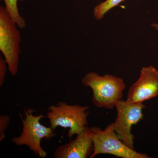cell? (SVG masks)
Instances as JSON below:
<instances>
[{
	"label": "cell",
	"instance_id": "8fae6325",
	"mask_svg": "<svg viewBox=\"0 0 158 158\" xmlns=\"http://www.w3.org/2000/svg\"><path fill=\"white\" fill-rule=\"evenodd\" d=\"M10 121L9 116L6 115H2L0 116V142H2L6 137L5 132Z\"/></svg>",
	"mask_w": 158,
	"mask_h": 158
},
{
	"label": "cell",
	"instance_id": "30bf717a",
	"mask_svg": "<svg viewBox=\"0 0 158 158\" xmlns=\"http://www.w3.org/2000/svg\"><path fill=\"white\" fill-rule=\"evenodd\" d=\"M124 0H106L94 7L93 10V15L97 20H100L104 17L106 13L118 6Z\"/></svg>",
	"mask_w": 158,
	"mask_h": 158
},
{
	"label": "cell",
	"instance_id": "7a4b0ae2",
	"mask_svg": "<svg viewBox=\"0 0 158 158\" xmlns=\"http://www.w3.org/2000/svg\"><path fill=\"white\" fill-rule=\"evenodd\" d=\"M89 113L88 106L71 105L60 102L48 108L47 117L54 131L58 127L68 128L67 136L71 139L88 126Z\"/></svg>",
	"mask_w": 158,
	"mask_h": 158
},
{
	"label": "cell",
	"instance_id": "277c9868",
	"mask_svg": "<svg viewBox=\"0 0 158 158\" xmlns=\"http://www.w3.org/2000/svg\"><path fill=\"white\" fill-rule=\"evenodd\" d=\"M94 151L90 158L99 154H110L122 158H149L145 153L137 152L124 144L115 132L113 122L104 130L100 128H91Z\"/></svg>",
	"mask_w": 158,
	"mask_h": 158
},
{
	"label": "cell",
	"instance_id": "4fadbf2b",
	"mask_svg": "<svg viewBox=\"0 0 158 158\" xmlns=\"http://www.w3.org/2000/svg\"><path fill=\"white\" fill-rule=\"evenodd\" d=\"M157 1L158 2V0H157ZM151 26L153 28L155 29L156 30L158 31V23H153L151 25Z\"/></svg>",
	"mask_w": 158,
	"mask_h": 158
},
{
	"label": "cell",
	"instance_id": "ba28073f",
	"mask_svg": "<svg viewBox=\"0 0 158 158\" xmlns=\"http://www.w3.org/2000/svg\"><path fill=\"white\" fill-rule=\"evenodd\" d=\"M94 144L91 128L86 127L75 139L57 148L55 158H87L93 153Z\"/></svg>",
	"mask_w": 158,
	"mask_h": 158
},
{
	"label": "cell",
	"instance_id": "52a82bcc",
	"mask_svg": "<svg viewBox=\"0 0 158 158\" xmlns=\"http://www.w3.org/2000/svg\"><path fill=\"white\" fill-rule=\"evenodd\" d=\"M158 95V70L155 66L144 67L138 80L130 87L126 101L129 103H143Z\"/></svg>",
	"mask_w": 158,
	"mask_h": 158
},
{
	"label": "cell",
	"instance_id": "6da1fadb",
	"mask_svg": "<svg viewBox=\"0 0 158 158\" xmlns=\"http://www.w3.org/2000/svg\"><path fill=\"white\" fill-rule=\"evenodd\" d=\"M82 84L92 90L94 106L109 110L115 108L116 102L122 99L126 87L122 78L111 74L100 76L94 72L85 74L82 79Z\"/></svg>",
	"mask_w": 158,
	"mask_h": 158
},
{
	"label": "cell",
	"instance_id": "5b68a950",
	"mask_svg": "<svg viewBox=\"0 0 158 158\" xmlns=\"http://www.w3.org/2000/svg\"><path fill=\"white\" fill-rule=\"evenodd\" d=\"M6 11L0 7V50L4 55L12 76L17 74L20 53V33Z\"/></svg>",
	"mask_w": 158,
	"mask_h": 158
},
{
	"label": "cell",
	"instance_id": "8992f818",
	"mask_svg": "<svg viewBox=\"0 0 158 158\" xmlns=\"http://www.w3.org/2000/svg\"><path fill=\"white\" fill-rule=\"evenodd\" d=\"M116 120L113 122L114 130L118 138L131 149H134L135 137L132 127L143 118L142 111L145 108L143 103H132L122 99L116 102Z\"/></svg>",
	"mask_w": 158,
	"mask_h": 158
},
{
	"label": "cell",
	"instance_id": "9c48e42d",
	"mask_svg": "<svg viewBox=\"0 0 158 158\" xmlns=\"http://www.w3.org/2000/svg\"><path fill=\"white\" fill-rule=\"evenodd\" d=\"M19 1L23 0H4L5 9L11 19L21 30L25 28L26 22L22 16L19 14L17 3Z\"/></svg>",
	"mask_w": 158,
	"mask_h": 158
},
{
	"label": "cell",
	"instance_id": "7c38bea8",
	"mask_svg": "<svg viewBox=\"0 0 158 158\" xmlns=\"http://www.w3.org/2000/svg\"><path fill=\"white\" fill-rule=\"evenodd\" d=\"M7 63L5 59H3L0 56V86L2 87L5 81L6 70H7Z\"/></svg>",
	"mask_w": 158,
	"mask_h": 158
},
{
	"label": "cell",
	"instance_id": "3957f363",
	"mask_svg": "<svg viewBox=\"0 0 158 158\" xmlns=\"http://www.w3.org/2000/svg\"><path fill=\"white\" fill-rule=\"evenodd\" d=\"M35 111L32 109L24 110L25 118H22V131L19 137L12 138L11 141L18 146H27L37 156L44 158L47 153L41 147V140H51L56 134L52 128L40 123V119L46 116L42 114L35 116L33 113Z\"/></svg>",
	"mask_w": 158,
	"mask_h": 158
}]
</instances>
